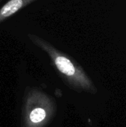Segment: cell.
Instances as JSON below:
<instances>
[{"label": "cell", "instance_id": "4", "mask_svg": "<svg viewBox=\"0 0 126 127\" xmlns=\"http://www.w3.org/2000/svg\"><path fill=\"white\" fill-rule=\"evenodd\" d=\"M1 1H3V0H0V2H1Z\"/></svg>", "mask_w": 126, "mask_h": 127}, {"label": "cell", "instance_id": "1", "mask_svg": "<svg viewBox=\"0 0 126 127\" xmlns=\"http://www.w3.org/2000/svg\"><path fill=\"white\" fill-rule=\"evenodd\" d=\"M27 36L34 45L49 57L58 73L73 89L92 94L97 92V89L91 78L68 54L59 50L49 41L37 34L28 33Z\"/></svg>", "mask_w": 126, "mask_h": 127}, {"label": "cell", "instance_id": "3", "mask_svg": "<svg viewBox=\"0 0 126 127\" xmlns=\"http://www.w3.org/2000/svg\"><path fill=\"white\" fill-rule=\"evenodd\" d=\"M38 0H9L0 8V24Z\"/></svg>", "mask_w": 126, "mask_h": 127}, {"label": "cell", "instance_id": "2", "mask_svg": "<svg viewBox=\"0 0 126 127\" xmlns=\"http://www.w3.org/2000/svg\"><path fill=\"white\" fill-rule=\"evenodd\" d=\"M56 107L54 100L39 89L26 93L22 109V127H45L53 118Z\"/></svg>", "mask_w": 126, "mask_h": 127}]
</instances>
